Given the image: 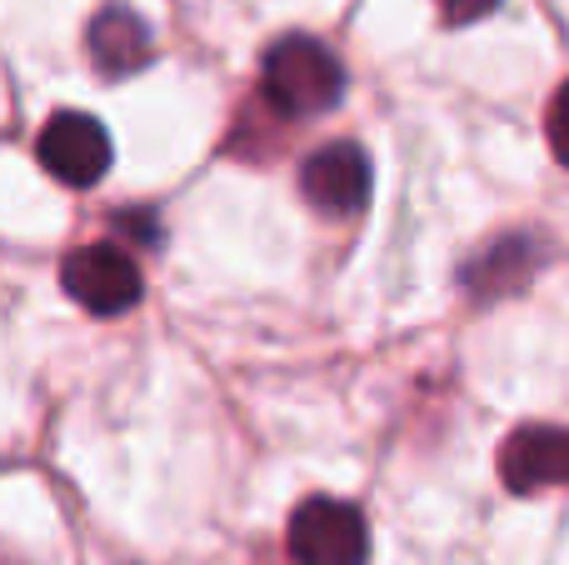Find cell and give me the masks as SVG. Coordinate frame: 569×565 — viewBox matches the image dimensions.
Returning a JSON list of instances; mask_svg holds the SVG:
<instances>
[{
  "mask_svg": "<svg viewBox=\"0 0 569 565\" xmlns=\"http://www.w3.org/2000/svg\"><path fill=\"white\" fill-rule=\"evenodd\" d=\"M500 476L515 496L569 486V430L565 426H520L500 446Z\"/></svg>",
  "mask_w": 569,
  "mask_h": 565,
  "instance_id": "8992f818",
  "label": "cell"
},
{
  "mask_svg": "<svg viewBox=\"0 0 569 565\" xmlns=\"http://www.w3.org/2000/svg\"><path fill=\"white\" fill-rule=\"evenodd\" d=\"M86 46H90V66L110 80L136 76V70H146L150 56H156V36H150V26L130 6L96 10V20H90V30H86Z\"/></svg>",
  "mask_w": 569,
  "mask_h": 565,
  "instance_id": "52a82bcc",
  "label": "cell"
},
{
  "mask_svg": "<svg viewBox=\"0 0 569 565\" xmlns=\"http://www.w3.org/2000/svg\"><path fill=\"white\" fill-rule=\"evenodd\" d=\"M36 156L66 186H96L110 170V160H116V146H110V130L96 116H86V110H56L36 136Z\"/></svg>",
  "mask_w": 569,
  "mask_h": 565,
  "instance_id": "277c9868",
  "label": "cell"
},
{
  "mask_svg": "<svg viewBox=\"0 0 569 565\" xmlns=\"http://www.w3.org/2000/svg\"><path fill=\"white\" fill-rule=\"evenodd\" d=\"M60 286H66L70 300L90 310V316H126V310L140 306V266L110 240H96V246H80L66 256L60 266Z\"/></svg>",
  "mask_w": 569,
  "mask_h": 565,
  "instance_id": "3957f363",
  "label": "cell"
},
{
  "mask_svg": "<svg viewBox=\"0 0 569 565\" xmlns=\"http://www.w3.org/2000/svg\"><path fill=\"white\" fill-rule=\"evenodd\" d=\"M266 100L290 120L325 116L345 96V66L325 40L315 36H284L266 50Z\"/></svg>",
  "mask_w": 569,
  "mask_h": 565,
  "instance_id": "6da1fadb",
  "label": "cell"
},
{
  "mask_svg": "<svg viewBox=\"0 0 569 565\" xmlns=\"http://www.w3.org/2000/svg\"><path fill=\"white\" fill-rule=\"evenodd\" d=\"M545 136H550V150L560 166H569V80L555 90L550 110H545Z\"/></svg>",
  "mask_w": 569,
  "mask_h": 565,
  "instance_id": "ba28073f",
  "label": "cell"
},
{
  "mask_svg": "<svg viewBox=\"0 0 569 565\" xmlns=\"http://www.w3.org/2000/svg\"><path fill=\"white\" fill-rule=\"evenodd\" d=\"M290 561L295 565H365L370 561V526L360 506L335 496L305 500L290 516Z\"/></svg>",
  "mask_w": 569,
  "mask_h": 565,
  "instance_id": "7a4b0ae2",
  "label": "cell"
},
{
  "mask_svg": "<svg viewBox=\"0 0 569 565\" xmlns=\"http://www.w3.org/2000/svg\"><path fill=\"white\" fill-rule=\"evenodd\" d=\"M440 6V20L445 26H470V20H485L500 0H435Z\"/></svg>",
  "mask_w": 569,
  "mask_h": 565,
  "instance_id": "9c48e42d",
  "label": "cell"
},
{
  "mask_svg": "<svg viewBox=\"0 0 569 565\" xmlns=\"http://www.w3.org/2000/svg\"><path fill=\"white\" fill-rule=\"evenodd\" d=\"M370 186H375V170H370V156H365L355 140H330V146L310 150L300 166V190L315 210L325 216L345 220V216H360L365 200H370Z\"/></svg>",
  "mask_w": 569,
  "mask_h": 565,
  "instance_id": "5b68a950",
  "label": "cell"
}]
</instances>
